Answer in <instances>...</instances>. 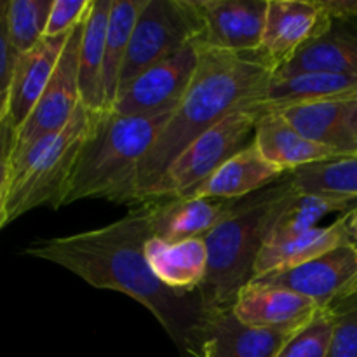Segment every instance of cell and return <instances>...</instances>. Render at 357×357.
<instances>
[{
	"mask_svg": "<svg viewBox=\"0 0 357 357\" xmlns=\"http://www.w3.org/2000/svg\"><path fill=\"white\" fill-rule=\"evenodd\" d=\"M150 234L145 206L101 229L37 241L23 251L79 275L98 289L124 293L153 314L185 357H197L209 309L201 291L166 288L150 268L145 243Z\"/></svg>",
	"mask_w": 357,
	"mask_h": 357,
	"instance_id": "obj_1",
	"label": "cell"
},
{
	"mask_svg": "<svg viewBox=\"0 0 357 357\" xmlns=\"http://www.w3.org/2000/svg\"><path fill=\"white\" fill-rule=\"evenodd\" d=\"M9 223V220H7V211H6V197L0 199V229H2L3 225H7Z\"/></svg>",
	"mask_w": 357,
	"mask_h": 357,
	"instance_id": "obj_37",
	"label": "cell"
},
{
	"mask_svg": "<svg viewBox=\"0 0 357 357\" xmlns=\"http://www.w3.org/2000/svg\"><path fill=\"white\" fill-rule=\"evenodd\" d=\"M234 314L244 324L257 328H300L319 307L312 300L279 286L250 282L236 296Z\"/></svg>",
	"mask_w": 357,
	"mask_h": 357,
	"instance_id": "obj_18",
	"label": "cell"
},
{
	"mask_svg": "<svg viewBox=\"0 0 357 357\" xmlns=\"http://www.w3.org/2000/svg\"><path fill=\"white\" fill-rule=\"evenodd\" d=\"M268 0H192L201 37L197 45L213 51L253 54L264 33Z\"/></svg>",
	"mask_w": 357,
	"mask_h": 357,
	"instance_id": "obj_10",
	"label": "cell"
},
{
	"mask_svg": "<svg viewBox=\"0 0 357 357\" xmlns=\"http://www.w3.org/2000/svg\"><path fill=\"white\" fill-rule=\"evenodd\" d=\"M331 17H357V0H321Z\"/></svg>",
	"mask_w": 357,
	"mask_h": 357,
	"instance_id": "obj_34",
	"label": "cell"
},
{
	"mask_svg": "<svg viewBox=\"0 0 357 357\" xmlns=\"http://www.w3.org/2000/svg\"><path fill=\"white\" fill-rule=\"evenodd\" d=\"M264 192V190H261ZM261 192L244 199L174 197L145 204L152 237L166 243L204 237L213 229L253 204Z\"/></svg>",
	"mask_w": 357,
	"mask_h": 357,
	"instance_id": "obj_13",
	"label": "cell"
},
{
	"mask_svg": "<svg viewBox=\"0 0 357 357\" xmlns=\"http://www.w3.org/2000/svg\"><path fill=\"white\" fill-rule=\"evenodd\" d=\"M7 117V93H0V126Z\"/></svg>",
	"mask_w": 357,
	"mask_h": 357,
	"instance_id": "obj_36",
	"label": "cell"
},
{
	"mask_svg": "<svg viewBox=\"0 0 357 357\" xmlns=\"http://www.w3.org/2000/svg\"><path fill=\"white\" fill-rule=\"evenodd\" d=\"M145 257L155 278L173 291H199L208 275L209 258L204 237H192L178 243L149 237Z\"/></svg>",
	"mask_w": 357,
	"mask_h": 357,
	"instance_id": "obj_21",
	"label": "cell"
},
{
	"mask_svg": "<svg viewBox=\"0 0 357 357\" xmlns=\"http://www.w3.org/2000/svg\"><path fill=\"white\" fill-rule=\"evenodd\" d=\"M171 114L152 117L121 115L114 110L91 114L89 129L66 185L61 208L84 199L124 202L136 169Z\"/></svg>",
	"mask_w": 357,
	"mask_h": 357,
	"instance_id": "obj_3",
	"label": "cell"
},
{
	"mask_svg": "<svg viewBox=\"0 0 357 357\" xmlns=\"http://www.w3.org/2000/svg\"><path fill=\"white\" fill-rule=\"evenodd\" d=\"M199 63V45L188 44L178 54L150 66L119 89L112 110L132 117L171 114L190 87Z\"/></svg>",
	"mask_w": 357,
	"mask_h": 357,
	"instance_id": "obj_9",
	"label": "cell"
},
{
	"mask_svg": "<svg viewBox=\"0 0 357 357\" xmlns=\"http://www.w3.org/2000/svg\"><path fill=\"white\" fill-rule=\"evenodd\" d=\"M326 309L333 312V335L326 357H357V291Z\"/></svg>",
	"mask_w": 357,
	"mask_h": 357,
	"instance_id": "obj_30",
	"label": "cell"
},
{
	"mask_svg": "<svg viewBox=\"0 0 357 357\" xmlns=\"http://www.w3.org/2000/svg\"><path fill=\"white\" fill-rule=\"evenodd\" d=\"M14 143H16V129L6 117V121L0 126V199L6 197L7 187H9Z\"/></svg>",
	"mask_w": 357,
	"mask_h": 357,
	"instance_id": "obj_33",
	"label": "cell"
},
{
	"mask_svg": "<svg viewBox=\"0 0 357 357\" xmlns=\"http://www.w3.org/2000/svg\"><path fill=\"white\" fill-rule=\"evenodd\" d=\"M347 229L351 236V243L357 246V206L352 211L347 213Z\"/></svg>",
	"mask_w": 357,
	"mask_h": 357,
	"instance_id": "obj_35",
	"label": "cell"
},
{
	"mask_svg": "<svg viewBox=\"0 0 357 357\" xmlns=\"http://www.w3.org/2000/svg\"><path fill=\"white\" fill-rule=\"evenodd\" d=\"M274 70L257 52L234 54L199 47L190 87L136 169L124 202L145 204L173 160L201 135L241 108L260 103Z\"/></svg>",
	"mask_w": 357,
	"mask_h": 357,
	"instance_id": "obj_2",
	"label": "cell"
},
{
	"mask_svg": "<svg viewBox=\"0 0 357 357\" xmlns=\"http://www.w3.org/2000/svg\"><path fill=\"white\" fill-rule=\"evenodd\" d=\"M261 110V108H260ZM253 145L271 164L284 173L317 162L340 159L333 150L300 135L278 110H261L255 128Z\"/></svg>",
	"mask_w": 357,
	"mask_h": 357,
	"instance_id": "obj_20",
	"label": "cell"
},
{
	"mask_svg": "<svg viewBox=\"0 0 357 357\" xmlns=\"http://www.w3.org/2000/svg\"><path fill=\"white\" fill-rule=\"evenodd\" d=\"M89 121L91 114L80 103L61 131L38 139L13 157L6 192L9 223L40 206L61 209L66 185L86 139Z\"/></svg>",
	"mask_w": 357,
	"mask_h": 357,
	"instance_id": "obj_5",
	"label": "cell"
},
{
	"mask_svg": "<svg viewBox=\"0 0 357 357\" xmlns=\"http://www.w3.org/2000/svg\"><path fill=\"white\" fill-rule=\"evenodd\" d=\"M16 58L17 52L10 45L7 33V2L0 0V93H9Z\"/></svg>",
	"mask_w": 357,
	"mask_h": 357,
	"instance_id": "obj_32",
	"label": "cell"
},
{
	"mask_svg": "<svg viewBox=\"0 0 357 357\" xmlns=\"http://www.w3.org/2000/svg\"><path fill=\"white\" fill-rule=\"evenodd\" d=\"M260 112L257 105L241 108L199 136L173 160L145 204L188 194L192 188L208 180L230 157L248 149L253 143Z\"/></svg>",
	"mask_w": 357,
	"mask_h": 357,
	"instance_id": "obj_6",
	"label": "cell"
},
{
	"mask_svg": "<svg viewBox=\"0 0 357 357\" xmlns=\"http://www.w3.org/2000/svg\"><path fill=\"white\" fill-rule=\"evenodd\" d=\"M330 21L331 16L321 0H268L257 54L275 72L316 38Z\"/></svg>",
	"mask_w": 357,
	"mask_h": 357,
	"instance_id": "obj_12",
	"label": "cell"
},
{
	"mask_svg": "<svg viewBox=\"0 0 357 357\" xmlns=\"http://www.w3.org/2000/svg\"><path fill=\"white\" fill-rule=\"evenodd\" d=\"M52 0L7 2V33L17 54L33 49L45 37Z\"/></svg>",
	"mask_w": 357,
	"mask_h": 357,
	"instance_id": "obj_28",
	"label": "cell"
},
{
	"mask_svg": "<svg viewBox=\"0 0 357 357\" xmlns=\"http://www.w3.org/2000/svg\"><path fill=\"white\" fill-rule=\"evenodd\" d=\"M86 20L87 16L68 35L47 87L31 110L30 117L16 131L13 157L37 143L38 139L61 131L79 108V51Z\"/></svg>",
	"mask_w": 357,
	"mask_h": 357,
	"instance_id": "obj_8",
	"label": "cell"
},
{
	"mask_svg": "<svg viewBox=\"0 0 357 357\" xmlns=\"http://www.w3.org/2000/svg\"><path fill=\"white\" fill-rule=\"evenodd\" d=\"M357 206V199L331 197L321 194H300L296 192L289 204L275 222L268 239H284L300 236L316 229L317 223L331 213H349ZM267 239V241H268Z\"/></svg>",
	"mask_w": 357,
	"mask_h": 357,
	"instance_id": "obj_26",
	"label": "cell"
},
{
	"mask_svg": "<svg viewBox=\"0 0 357 357\" xmlns=\"http://www.w3.org/2000/svg\"><path fill=\"white\" fill-rule=\"evenodd\" d=\"M333 335V312L319 309L293 337L286 342L275 357H326Z\"/></svg>",
	"mask_w": 357,
	"mask_h": 357,
	"instance_id": "obj_29",
	"label": "cell"
},
{
	"mask_svg": "<svg viewBox=\"0 0 357 357\" xmlns=\"http://www.w3.org/2000/svg\"><path fill=\"white\" fill-rule=\"evenodd\" d=\"M114 0H93L79 51V93L80 103L87 112L105 110L103 59L108 20Z\"/></svg>",
	"mask_w": 357,
	"mask_h": 357,
	"instance_id": "obj_24",
	"label": "cell"
},
{
	"mask_svg": "<svg viewBox=\"0 0 357 357\" xmlns=\"http://www.w3.org/2000/svg\"><path fill=\"white\" fill-rule=\"evenodd\" d=\"M288 173L268 162L257 146L251 143L218 167L208 180L202 181L181 197L202 199H244L258 194L271 185L278 183Z\"/></svg>",
	"mask_w": 357,
	"mask_h": 357,
	"instance_id": "obj_19",
	"label": "cell"
},
{
	"mask_svg": "<svg viewBox=\"0 0 357 357\" xmlns=\"http://www.w3.org/2000/svg\"><path fill=\"white\" fill-rule=\"evenodd\" d=\"M345 243H351L347 213L328 227H316L309 232L284 239H268L255 264L253 281L264 275L298 267Z\"/></svg>",
	"mask_w": 357,
	"mask_h": 357,
	"instance_id": "obj_22",
	"label": "cell"
},
{
	"mask_svg": "<svg viewBox=\"0 0 357 357\" xmlns=\"http://www.w3.org/2000/svg\"><path fill=\"white\" fill-rule=\"evenodd\" d=\"M300 328H257L239 321L232 307L209 310L197 357H275Z\"/></svg>",
	"mask_w": 357,
	"mask_h": 357,
	"instance_id": "obj_14",
	"label": "cell"
},
{
	"mask_svg": "<svg viewBox=\"0 0 357 357\" xmlns=\"http://www.w3.org/2000/svg\"><path fill=\"white\" fill-rule=\"evenodd\" d=\"M357 98L295 105L282 108L286 121L310 142L333 150L340 159L357 155L354 114Z\"/></svg>",
	"mask_w": 357,
	"mask_h": 357,
	"instance_id": "obj_15",
	"label": "cell"
},
{
	"mask_svg": "<svg viewBox=\"0 0 357 357\" xmlns=\"http://www.w3.org/2000/svg\"><path fill=\"white\" fill-rule=\"evenodd\" d=\"M357 98V75L344 73H298L291 77L272 75L260 103L261 110H282L303 103Z\"/></svg>",
	"mask_w": 357,
	"mask_h": 357,
	"instance_id": "obj_23",
	"label": "cell"
},
{
	"mask_svg": "<svg viewBox=\"0 0 357 357\" xmlns=\"http://www.w3.org/2000/svg\"><path fill=\"white\" fill-rule=\"evenodd\" d=\"M354 128H356V131H357V108H356V114H354Z\"/></svg>",
	"mask_w": 357,
	"mask_h": 357,
	"instance_id": "obj_38",
	"label": "cell"
},
{
	"mask_svg": "<svg viewBox=\"0 0 357 357\" xmlns=\"http://www.w3.org/2000/svg\"><path fill=\"white\" fill-rule=\"evenodd\" d=\"M298 73L357 75V17H331L330 24L307 42L274 77Z\"/></svg>",
	"mask_w": 357,
	"mask_h": 357,
	"instance_id": "obj_16",
	"label": "cell"
},
{
	"mask_svg": "<svg viewBox=\"0 0 357 357\" xmlns=\"http://www.w3.org/2000/svg\"><path fill=\"white\" fill-rule=\"evenodd\" d=\"M288 174L300 194L357 199V155L317 162Z\"/></svg>",
	"mask_w": 357,
	"mask_h": 357,
	"instance_id": "obj_27",
	"label": "cell"
},
{
	"mask_svg": "<svg viewBox=\"0 0 357 357\" xmlns=\"http://www.w3.org/2000/svg\"><path fill=\"white\" fill-rule=\"evenodd\" d=\"M146 0H114L105 40L103 100L105 110H112L121 84V73L128 56L132 28Z\"/></svg>",
	"mask_w": 357,
	"mask_h": 357,
	"instance_id": "obj_25",
	"label": "cell"
},
{
	"mask_svg": "<svg viewBox=\"0 0 357 357\" xmlns=\"http://www.w3.org/2000/svg\"><path fill=\"white\" fill-rule=\"evenodd\" d=\"M295 194L286 174L253 204L206 234L208 275L199 291L209 310L232 307L241 289L253 281L258 255Z\"/></svg>",
	"mask_w": 357,
	"mask_h": 357,
	"instance_id": "obj_4",
	"label": "cell"
},
{
	"mask_svg": "<svg viewBox=\"0 0 357 357\" xmlns=\"http://www.w3.org/2000/svg\"><path fill=\"white\" fill-rule=\"evenodd\" d=\"M68 35L44 37L33 49L17 54L7 93V119L16 131L30 117L31 110L47 87Z\"/></svg>",
	"mask_w": 357,
	"mask_h": 357,
	"instance_id": "obj_17",
	"label": "cell"
},
{
	"mask_svg": "<svg viewBox=\"0 0 357 357\" xmlns=\"http://www.w3.org/2000/svg\"><path fill=\"white\" fill-rule=\"evenodd\" d=\"M251 282L289 289L312 300L319 309H326L351 295L357 286V246L345 243L307 264Z\"/></svg>",
	"mask_w": 357,
	"mask_h": 357,
	"instance_id": "obj_11",
	"label": "cell"
},
{
	"mask_svg": "<svg viewBox=\"0 0 357 357\" xmlns=\"http://www.w3.org/2000/svg\"><path fill=\"white\" fill-rule=\"evenodd\" d=\"M354 291H357V286H356V288H354ZM354 291H352V293H354Z\"/></svg>",
	"mask_w": 357,
	"mask_h": 357,
	"instance_id": "obj_39",
	"label": "cell"
},
{
	"mask_svg": "<svg viewBox=\"0 0 357 357\" xmlns=\"http://www.w3.org/2000/svg\"><path fill=\"white\" fill-rule=\"evenodd\" d=\"M199 37L201 21L192 0H146L132 28L119 89L188 44H197Z\"/></svg>",
	"mask_w": 357,
	"mask_h": 357,
	"instance_id": "obj_7",
	"label": "cell"
},
{
	"mask_svg": "<svg viewBox=\"0 0 357 357\" xmlns=\"http://www.w3.org/2000/svg\"><path fill=\"white\" fill-rule=\"evenodd\" d=\"M93 0H52L45 37L68 35L89 13Z\"/></svg>",
	"mask_w": 357,
	"mask_h": 357,
	"instance_id": "obj_31",
	"label": "cell"
}]
</instances>
